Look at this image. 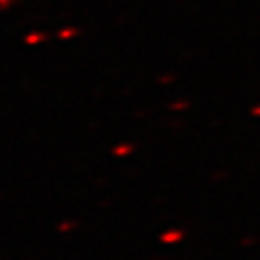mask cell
<instances>
[{"label":"cell","mask_w":260,"mask_h":260,"mask_svg":"<svg viewBox=\"0 0 260 260\" xmlns=\"http://www.w3.org/2000/svg\"><path fill=\"white\" fill-rule=\"evenodd\" d=\"M70 228H72L70 223H62V225H60V232H66V230H70Z\"/></svg>","instance_id":"7a4b0ae2"},{"label":"cell","mask_w":260,"mask_h":260,"mask_svg":"<svg viewBox=\"0 0 260 260\" xmlns=\"http://www.w3.org/2000/svg\"><path fill=\"white\" fill-rule=\"evenodd\" d=\"M41 39H43V35H31V37H29L27 41H29V43H39Z\"/></svg>","instance_id":"6da1fadb"}]
</instances>
